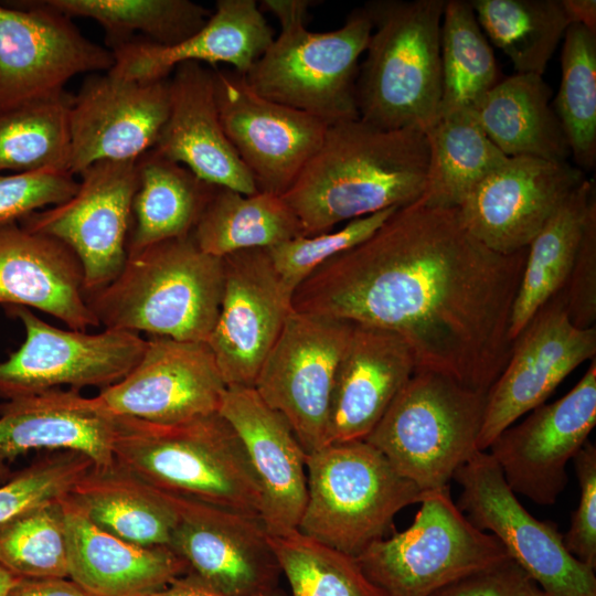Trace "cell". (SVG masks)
<instances>
[{
  "label": "cell",
  "instance_id": "obj_1",
  "mask_svg": "<svg viewBox=\"0 0 596 596\" xmlns=\"http://www.w3.org/2000/svg\"><path fill=\"white\" fill-rule=\"evenodd\" d=\"M526 254L494 252L457 207L416 201L318 267L295 289L292 309L392 331L409 348L415 372L488 393L511 355Z\"/></svg>",
  "mask_w": 596,
  "mask_h": 596
},
{
  "label": "cell",
  "instance_id": "obj_2",
  "mask_svg": "<svg viewBox=\"0 0 596 596\" xmlns=\"http://www.w3.org/2000/svg\"><path fill=\"white\" fill-rule=\"evenodd\" d=\"M429 149L415 128L382 129L361 118L328 126L323 142L281 195L304 236L418 201Z\"/></svg>",
  "mask_w": 596,
  "mask_h": 596
},
{
  "label": "cell",
  "instance_id": "obj_3",
  "mask_svg": "<svg viewBox=\"0 0 596 596\" xmlns=\"http://www.w3.org/2000/svg\"><path fill=\"white\" fill-rule=\"evenodd\" d=\"M223 259L187 237L130 252L104 288L85 295L105 329L206 342L223 294Z\"/></svg>",
  "mask_w": 596,
  "mask_h": 596
},
{
  "label": "cell",
  "instance_id": "obj_4",
  "mask_svg": "<svg viewBox=\"0 0 596 596\" xmlns=\"http://www.w3.org/2000/svg\"><path fill=\"white\" fill-rule=\"evenodd\" d=\"M113 453L119 466L161 491L259 517L257 479L219 412L175 424L115 415Z\"/></svg>",
  "mask_w": 596,
  "mask_h": 596
},
{
  "label": "cell",
  "instance_id": "obj_5",
  "mask_svg": "<svg viewBox=\"0 0 596 596\" xmlns=\"http://www.w3.org/2000/svg\"><path fill=\"white\" fill-rule=\"evenodd\" d=\"M446 0H372V32L359 66V117L382 129L426 131L441 98L440 26Z\"/></svg>",
  "mask_w": 596,
  "mask_h": 596
},
{
  "label": "cell",
  "instance_id": "obj_6",
  "mask_svg": "<svg viewBox=\"0 0 596 596\" xmlns=\"http://www.w3.org/2000/svg\"><path fill=\"white\" fill-rule=\"evenodd\" d=\"M306 471L307 501L297 530L353 557L384 539L394 517L427 493L365 439L307 454Z\"/></svg>",
  "mask_w": 596,
  "mask_h": 596
},
{
  "label": "cell",
  "instance_id": "obj_7",
  "mask_svg": "<svg viewBox=\"0 0 596 596\" xmlns=\"http://www.w3.org/2000/svg\"><path fill=\"white\" fill-rule=\"evenodd\" d=\"M487 393L417 371L365 438L424 492L448 487L478 450Z\"/></svg>",
  "mask_w": 596,
  "mask_h": 596
},
{
  "label": "cell",
  "instance_id": "obj_8",
  "mask_svg": "<svg viewBox=\"0 0 596 596\" xmlns=\"http://www.w3.org/2000/svg\"><path fill=\"white\" fill-rule=\"evenodd\" d=\"M306 24L305 20L280 24L279 35L245 74L248 85L327 126L360 118L359 58L372 32L365 9H354L337 30L312 32Z\"/></svg>",
  "mask_w": 596,
  "mask_h": 596
},
{
  "label": "cell",
  "instance_id": "obj_9",
  "mask_svg": "<svg viewBox=\"0 0 596 596\" xmlns=\"http://www.w3.org/2000/svg\"><path fill=\"white\" fill-rule=\"evenodd\" d=\"M355 558L383 596H429L510 560L494 535L460 511L449 487L427 492L406 530L373 542Z\"/></svg>",
  "mask_w": 596,
  "mask_h": 596
},
{
  "label": "cell",
  "instance_id": "obj_10",
  "mask_svg": "<svg viewBox=\"0 0 596 596\" xmlns=\"http://www.w3.org/2000/svg\"><path fill=\"white\" fill-rule=\"evenodd\" d=\"M453 478L462 489L456 503L460 511L494 535L540 588L552 596H596L594 570L566 550L553 523L521 504L489 451H477Z\"/></svg>",
  "mask_w": 596,
  "mask_h": 596
},
{
  "label": "cell",
  "instance_id": "obj_11",
  "mask_svg": "<svg viewBox=\"0 0 596 596\" xmlns=\"http://www.w3.org/2000/svg\"><path fill=\"white\" fill-rule=\"evenodd\" d=\"M137 160L91 164L78 174L77 192L70 200L18 222L73 251L83 268L85 295L113 281L127 258L132 202L139 187Z\"/></svg>",
  "mask_w": 596,
  "mask_h": 596
},
{
  "label": "cell",
  "instance_id": "obj_12",
  "mask_svg": "<svg viewBox=\"0 0 596 596\" xmlns=\"http://www.w3.org/2000/svg\"><path fill=\"white\" fill-rule=\"evenodd\" d=\"M114 64L110 50L41 0L0 3V113L58 95L75 75Z\"/></svg>",
  "mask_w": 596,
  "mask_h": 596
},
{
  "label": "cell",
  "instance_id": "obj_13",
  "mask_svg": "<svg viewBox=\"0 0 596 596\" xmlns=\"http://www.w3.org/2000/svg\"><path fill=\"white\" fill-rule=\"evenodd\" d=\"M4 310L25 329L23 344L0 363V397L7 401L62 385L104 389L126 376L146 347V339L136 332L64 330L23 306H4Z\"/></svg>",
  "mask_w": 596,
  "mask_h": 596
},
{
  "label": "cell",
  "instance_id": "obj_14",
  "mask_svg": "<svg viewBox=\"0 0 596 596\" xmlns=\"http://www.w3.org/2000/svg\"><path fill=\"white\" fill-rule=\"evenodd\" d=\"M352 328L292 310L256 377L254 389L285 416L306 454L326 445L334 374Z\"/></svg>",
  "mask_w": 596,
  "mask_h": 596
},
{
  "label": "cell",
  "instance_id": "obj_15",
  "mask_svg": "<svg viewBox=\"0 0 596 596\" xmlns=\"http://www.w3.org/2000/svg\"><path fill=\"white\" fill-rule=\"evenodd\" d=\"M595 355L596 327L573 326L564 287L512 341L511 355L487 393L478 450L487 451L504 429L544 404L571 372Z\"/></svg>",
  "mask_w": 596,
  "mask_h": 596
},
{
  "label": "cell",
  "instance_id": "obj_16",
  "mask_svg": "<svg viewBox=\"0 0 596 596\" xmlns=\"http://www.w3.org/2000/svg\"><path fill=\"white\" fill-rule=\"evenodd\" d=\"M224 131L258 191L283 195L321 147L328 126L257 94L245 75L213 67Z\"/></svg>",
  "mask_w": 596,
  "mask_h": 596
},
{
  "label": "cell",
  "instance_id": "obj_17",
  "mask_svg": "<svg viewBox=\"0 0 596 596\" xmlns=\"http://www.w3.org/2000/svg\"><path fill=\"white\" fill-rule=\"evenodd\" d=\"M167 493L178 514L169 546L187 573L231 596L280 592L281 572L259 517Z\"/></svg>",
  "mask_w": 596,
  "mask_h": 596
},
{
  "label": "cell",
  "instance_id": "obj_18",
  "mask_svg": "<svg viewBox=\"0 0 596 596\" xmlns=\"http://www.w3.org/2000/svg\"><path fill=\"white\" fill-rule=\"evenodd\" d=\"M596 425V360L560 400L542 404L504 429L489 454L517 494L552 505L565 489L566 466Z\"/></svg>",
  "mask_w": 596,
  "mask_h": 596
},
{
  "label": "cell",
  "instance_id": "obj_19",
  "mask_svg": "<svg viewBox=\"0 0 596 596\" xmlns=\"http://www.w3.org/2000/svg\"><path fill=\"white\" fill-rule=\"evenodd\" d=\"M219 316L206 343L226 386L254 387L258 372L292 309V295L266 248L223 258Z\"/></svg>",
  "mask_w": 596,
  "mask_h": 596
},
{
  "label": "cell",
  "instance_id": "obj_20",
  "mask_svg": "<svg viewBox=\"0 0 596 596\" xmlns=\"http://www.w3.org/2000/svg\"><path fill=\"white\" fill-rule=\"evenodd\" d=\"M226 387L206 342L151 336L130 372L96 396L114 415L175 424L219 412Z\"/></svg>",
  "mask_w": 596,
  "mask_h": 596
},
{
  "label": "cell",
  "instance_id": "obj_21",
  "mask_svg": "<svg viewBox=\"0 0 596 596\" xmlns=\"http://www.w3.org/2000/svg\"><path fill=\"white\" fill-rule=\"evenodd\" d=\"M586 179L568 162L510 157L457 207L468 231L488 248H526L570 193Z\"/></svg>",
  "mask_w": 596,
  "mask_h": 596
},
{
  "label": "cell",
  "instance_id": "obj_22",
  "mask_svg": "<svg viewBox=\"0 0 596 596\" xmlns=\"http://www.w3.org/2000/svg\"><path fill=\"white\" fill-rule=\"evenodd\" d=\"M169 77L126 79L93 73L73 96L70 110V172L91 164L137 160L151 150L169 114Z\"/></svg>",
  "mask_w": 596,
  "mask_h": 596
},
{
  "label": "cell",
  "instance_id": "obj_23",
  "mask_svg": "<svg viewBox=\"0 0 596 596\" xmlns=\"http://www.w3.org/2000/svg\"><path fill=\"white\" fill-rule=\"evenodd\" d=\"M219 413L240 437L257 479L269 535L297 530L307 501L306 451L283 414L251 386H227Z\"/></svg>",
  "mask_w": 596,
  "mask_h": 596
},
{
  "label": "cell",
  "instance_id": "obj_24",
  "mask_svg": "<svg viewBox=\"0 0 596 596\" xmlns=\"http://www.w3.org/2000/svg\"><path fill=\"white\" fill-rule=\"evenodd\" d=\"M169 76V114L152 148L199 179L245 195L258 192L222 126L213 67L198 62L175 66Z\"/></svg>",
  "mask_w": 596,
  "mask_h": 596
},
{
  "label": "cell",
  "instance_id": "obj_25",
  "mask_svg": "<svg viewBox=\"0 0 596 596\" xmlns=\"http://www.w3.org/2000/svg\"><path fill=\"white\" fill-rule=\"evenodd\" d=\"M114 421L97 396L75 389L8 400L0 405V482L11 477L9 466L31 450L76 451L94 467L113 465Z\"/></svg>",
  "mask_w": 596,
  "mask_h": 596
},
{
  "label": "cell",
  "instance_id": "obj_26",
  "mask_svg": "<svg viewBox=\"0 0 596 596\" xmlns=\"http://www.w3.org/2000/svg\"><path fill=\"white\" fill-rule=\"evenodd\" d=\"M414 373L413 355L398 334L353 323L334 374L326 445L365 439Z\"/></svg>",
  "mask_w": 596,
  "mask_h": 596
},
{
  "label": "cell",
  "instance_id": "obj_27",
  "mask_svg": "<svg viewBox=\"0 0 596 596\" xmlns=\"http://www.w3.org/2000/svg\"><path fill=\"white\" fill-rule=\"evenodd\" d=\"M274 31L255 0H217L204 26L183 42L161 46L137 40L113 51L109 70L126 79H166L177 65L198 62L227 64L246 74L274 40Z\"/></svg>",
  "mask_w": 596,
  "mask_h": 596
},
{
  "label": "cell",
  "instance_id": "obj_28",
  "mask_svg": "<svg viewBox=\"0 0 596 596\" xmlns=\"http://www.w3.org/2000/svg\"><path fill=\"white\" fill-rule=\"evenodd\" d=\"M0 305L35 308L73 330L100 326L86 302L77 256L61 241L18 222L0 226Z\"/></svg>",
  "mask_w": 596,
  "mask_h": 596
},
{
  "label": "cell",
  "instance_id": "obj_29",
  "mask_svg": "<svg viewBox=\"0 0 596 596\" xmlns=\"http://www.w3.org/2000/svg\"><path fill=\"white\" fill-rule=\"evenodd\" d=\"M68 578L94 596H146L188 572L166 545H139L95 525L66 497L62 499Z\"/></svg>",
  "mask_w": 596,
  "mask_h": 596
},
{
  "label": "cell",
  "instance_id": "obj_30",
  "mask_svg": "<svg viewBox=\"0 0 596 596\" xmlns=\"http://www.w3.org/2000/svg\"><path fill=\"white\" fill-rule=\"evenodd\" d=\"M551 94L542 75L515 73L488 91L470 113L507 157L567 162L571 151Z\"/></svg>",
  "mask_w": 596,
  "mask_h": 596
},
{
  "label": "cell",
  "instance_id": "obj_31",
  "mask_svg": "<svg viewBox=\"0 0 596 596\" xmlns=\"http://www.w3.org/2000/svg\"><path fill=\"white\" fill-rule=\"evenodd\" d=\"M67 498L104 531L139 545L169 546L178 521L170 497L116 461L92 467Z\"/></svg>",
  "mask_w": 596,
  "mask_h": 596
},
{
  "label": "cell",
  "instance_id": "obj_32",
  "mask_svg": "<svg viewBox=\"0 0 596 596\" xmlns=\"http://www.w3.org/2000/svg\"><path fill=\"white\" fill-rule=\"evenodd\" d=\"M128 253L190 236L215 188L152 149L138 160Z\"/></svg>",
  "mask_w": 596,
  "mask_h": 596
},
{
  "label": "cell",
  "instance_id": "obj_33",
  "mask_svg": "<svg viewBox=\"0 0 596 596\" xmlns=\"http://www.w3.org/2000/svg\"><path fill=\"white\" fill-rule=\"evenodd\" d=\"M594 199V182L584 179L528 246L520 286L511 311L509 327L511 341L541 306L565 287L587 212Z\"/></svg>",
  "mask_w": 596,
  "mask_h": 596
},
{
  "label": "cell",
  "instance_id": "obj_34",
  "mask_svg": "<svg viewBox=\"0 0 596 596\" xmlns=\"http://www.w3.org/2000/svg\"><path fill=\"white\" fill-rule=\"evenodd\" d=\"M298 236H304L299 220L281 195H245L221 187L214 188L192 232L201 251L220 258Z\"/></svg>",
  "mask_w": 596,
  "mask_h": 596
},
{
  "label": "cell",
  "instance_id": "obj_35",
  "mask_svg": "<svg viewBox=\"0 0 596 596\" xmlns=\"http://www.w3.org/2000/svg\"><path fill=\"white\" fill-rule=\"evenodd\" d=\"M429 161L419 203L458 207L490 172L510 157L487 137L470 110L439 115L425 131Z\"/></svg>",
  "mask_w": 596,
  "mask_h": 596
},
{
  "label": "cell",
  "instance_id": "obj_36",
  "mask_svg": "<svg viewBox=\"0 0 596 596\" xmlns=\"http://www.w3.org/2000/svg\"><path fill=\"white\" fill-rule=\"evenodd\" d=\"M72 19L89 18L105 31L111 52L134 40L135 33L161 46L183 42L200 31L212 12L189 0H41Z\"/></svg>",
  "mask_w": 596,
  "mask_h": 596
},
{
  "label": "cell",
  "instance_id": "obj_37",
  "mask_svg": "<svg viewBox=\"0 0 596 596\" xmlns=\"http://www.w3.org/2000/svg\"><path fill=\"white\" fill-rule=\"evenodd\" d=\"M488 41L515 73L543 75L571 25L561 0H469Z\"/></svg>",
  "mask_w": 596,
  "mask_h": 596
},
{
  "label": "cell",
  "instance_id": "obj_38",
  "mask_svg": "<svg viewBox=\"0 0 596 596\" xmlns=\"http://www.w3.org/2000/svg\"><path fill=\"white\" fill-rule=\"evenodd\" d=\"M439 115L470 110L500 79L492 47L466 0H446L440 26Z\"/></svg>",
  "mask_w": 596,
  "mask_h": 596
},
{
  "label": "cell",
  "instance_id": "obj_39",
  "mask_svg": "<svg viewBox=\"0 0 596 596\" xmlns=\"http://www.w3.org/2000/svg\"><path fill=\"white\" fill-rule=\"evenodd\" d=\"M72 100L64 91L0 113V171L70 172Z\"/></svg>",
  "mask_w": 596,
  "mask_h": 596
},
{
  "label": "cell",
  "instance_id": "obj_40",
  "mask_svg": "<svg viewBox=\"0 0 596 596\" xmlns=\"http://www.w3.org/2000/svg\"><path fill=\"white\" fill-rule=\"evenodd\" d=\"M561 53V85L553 109L577 168L596 163V33L571 24Z\"/></svg>",
  "mask_w": 596,
  "mask_h": 596
},
{
  "label": "cell",
  "instance_id": "obj_41",
  "mask_svg": "<svg viewBox=\"0 0 596 596\" xmlns=\"http://www.w3.org/2000/svg\"><path fill=\"white\" fill-rule=\"evenodd\" d=\"M269 543L291 596H383L355 557L298 530L269 535Z\"/></svg>",
  "mask_w": 596,
  "mask_h": 596
},
{
  "label": "cell",
  "instance_id": "obj_42",
  "mask_svg": "<svg viewBox=\"0 0 596 596\" xmlns=\"http://www.w3.org/2000/svg\"><path fill=\"white\" fill-rule=\"evenodd\" d=\"M0 563L19 577H68L62 499L0 523Z\"/></svg>",
  "mask_w": 596,
  "mask_h": 596
},
{
  "label": "cell",
  "instance_id": "obj_43",
  "mask_svg": "<svg viewBox=\"0 0 596 596\" xmlns=\"http://www.w3.org/2000/svg\"><path fill=\"white\" fill-rule=\"evenodd\" d=\"M93 467L85 455L54 451L11 475L0 486V523L66 497Z\"/></svg>",
  "mask_w": 596,
  "mask_h": 596
},
{
  "label": "cell",
  "instance_id": "obj_44",
  "mask_svg": "<svg viewBox=\"0 0 596 596\" xmlns=\"http://www.w3.org/2000/svg\"><path fill=\"white\" fill-rule=\"evenodd\" d=\"M397 209L354 219L339 230L298 236L266 249L281 280L295 291L322 264L369 238Z\"/></svg>",
  "mask_w": 596,
  "mask_h": 596
},
{
  "label": "cell",
  "instance_id": "obj_45",
  "mask_svg": "<svg viewBox=\"0 0 596 596\" xmlns=\"http://www.w3.org/2000/svg\"><path fill=\"white\" fill-rule=\"evenodd\" d=\"M78 189V181L64 170L0 174V226L19 222L31 213L62 204Z\"/></svg>",
  "mask_w": 596,
  "mask_h": 596
},
{
  "label": "cell",
  "instance_id": "obj_46",
  "mask_svg": "<svg viewBox=\"0 0 596 596\" xmlns=\"http://www.w3.org/2000/svg\"><path fill=\"white\" fill-rule=\"evenodd\" d=\"M579 483L578 507L563 535L566 550L579 562L596 567V447L586 441L573 458Z\"/></svg>",
  "mask_w": 596,
  "mask_h": 596
},
{
  "label": "cell",
  "instance_id": "obj_47",
  "mask_svg": "<svg viewBox=\"0 0 596 596\" xmlns=\"http://www.w3.org/2000/svg\"><path fill=\"white\" fill-rule=\"evenodd\" d=\"M565 289L573 326L596 327V198L589 205Z\"/></svg>",
  "mask_w": 596,
  "mask_h": 596
},
{
  "label": "cell",
  "instance_id": "obj_48",
  "mask_svg": "<svg viewBox=\"0 0 596 596\" xmlns=\"http://www.w3.org/2000/svg\"><path fill=\"white\" fill-rule=\"evenodd\" d=\"M532 582L510 558L459 578L429 596H525Z\"/></svg>",
  "mask_w": 596,
  "mask_h": 596
},
{
  "label": "cell",
  "instance_id": "obj_49",
  "mask_svg": "<svg viewBox=\"0 0 596 596\" xmlns=\"http://www.w3.org/2000/svg\"><path fill=\"white\" fill-rule=\"evenodd\" d=\"M9 596H94L68 577H19Z\"/></svg>",
  "mask_w": 596,
  "mask_h": 596
},
{
  "label": "cell",
  "instance_id": "obj_50",
  "mask_svg": "<svg viewBox=\"0 0 596 596\" xmlns=\"http://www.w3.org/2000/svg\"><path fill=\"white\" fill-rule=\"evenodd\" d=\"M146 596H231L219 592L198 579L190 573H185L172 581L164 588ZM268 596H286L281 590Z\"/></svg>",
  "mask_w": 596,
  "mask_h": 596
},
{
  "label": "cell",
  "instance_id": "obj_51",
  "mask_svg": "<svg viewBox=\"0 0 596 596\" xmlns=\"http://www.w3.org/2000/svg\"><path fill=\"white\" fill-rule=\"evenodd\" d=\"M317 2L310 0H263L259 9L274 14L279 24L305 20L307 21L309 9Z\"/></svg>",
  "mask_w": 596,
  "mask_h": 596
},
{
  "label": "cell",
  "instance_id": "obj_52",
  "mask_svg": "<svg viewBox=\"0 0 596 596\" xmlns=\"http://www.w3.org/2000/svg\"><path fill=\"white\" fill-rule=\"evenodd\" d=\"M561 3L571 24H581L596 33L595 0H561Z\"/></svg>",
  "mask_w": 596,
  "mask_h": 596
},
{
  "label": "cell",
  "instance_id": "obj_53",
  "mask_svg": "<svg viewBox=\"0 0 596 596\" xmlns=\"http://www.w3.org/2000/svg\"><path fill=\"white\" fill-rule=\"evenodd\" d=\"M19 576L14 575L0 563V596H9Z\"/></svg>",
  "mask_w": 596,
  "mask_h": 596
},
{
  "label": "cell",
  "instance_id": "obj_54",
  "mask_svg": "<svg viewBox=\"0 0 596 596\" xmlns=\"http://www.w3.org/2000/svg\"><path fill=\"white\" fill-rule=\"evenodd\" d=\"M525 596H552L540 588L534 582L531 583Z\"/></svg>",
  "mask_w": 596,
  "mask_h": 596
}]
</instances>
